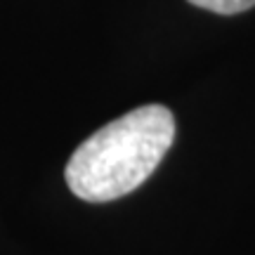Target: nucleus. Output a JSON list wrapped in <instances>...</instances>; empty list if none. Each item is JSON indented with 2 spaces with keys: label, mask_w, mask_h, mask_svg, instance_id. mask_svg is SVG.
Here are the masks:
<instances>
[{
  "label": "nucleus",
  "mask_w": 255,
  "mask_h": 255,
  "mask_svg": "<svg viewBox=\"0 0 255 255\" xmlns=\"http://www.w3.org/2000/svg\"><path fill=\"white\" fill-rule=\"evenodd\" d=\"M175 139L173 111L144 104L111 121L76 146L64 177L88 203L121 199L144 184Z\"/></svg>",
  "instance_id": "f257e3e1"
},
{
  "label": "nucleus",
  "mask_w": 255,
  "mask_h": 255,
  "mask_svg": "<svg viewBox=\"0 0 255 255\" xmlns=\"http://www.w3.org/2000/svg\"><path fill=\"white\" fill-rule=\"evenodd\" d=\"M189 2L201 9H210L215 14H239L255 5V0H189Z\"/></svg>",
  "instance_id": "f03ea898"
}]
</instances>
